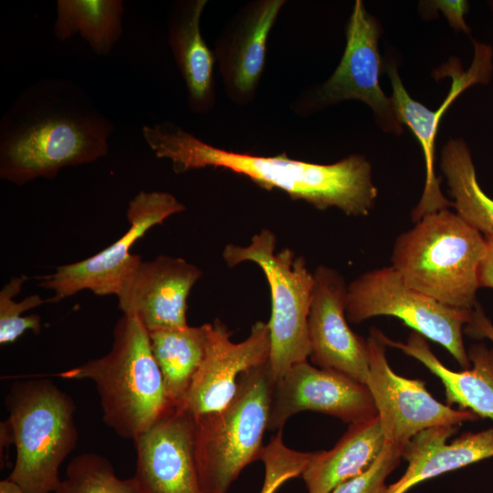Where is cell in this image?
I'll return each instance as SVG.
<instances>
[{
  "label": "cell",
  "mask_w": 493,
  "mask_h": 493,
  "mask_svg": "<svg viewBox=\"0 0 493 493\" xmlns=\"http://www.w3.org/2000/svg\"><path fill=\"white\" fill-rule=\"evenodd\" d=\"M114 123L75 82L45 78L23 89L0 120V178L53 179L109 152Z\"/></svg>",
  "instance_id": "1"
},
{
  "label": "cell",
  "mask_w": 493,
  "mask_h": 493,
  "mask_svg": "<svg viewBox=\"0 0 493 493\" xmlns=\"http://www.w3.org/2000/svg\"><path fill=\"white\" fill-rule=\"evenodd\" d=\"M142 137L159 159L172 162L176 173L206 167L243 175L266 190H280L319 210L336 207L347 215L366 216L378 195L372 166L353 154L330 164L294 160L280 153L261 156L229 152L205 142L169 121L143 125Z\"/></svg>",
  "instance_id": "2"
},
{
  "label": "cell",
  "mask_w": 493,
  "mask_h": 493,
  "mask_svg": "<svg viewBox=\"0 0 493 493\" xmlns=\"http://www.w3.org/2000/svg\"><path fill=\"white\" fill-rule=\"evenodd\" d=\"M56 376L94 382L106 425L133 441L169 409L163 376L149 331L132 316L122 315L113 329L110 351Z\"/></svg>",
  "instance_id": "3"
},
{
  "label": "cell",
  "mask_w": 493,
  "mask_h": 493,
  "mask_svg": "<svg viewBox=\"0 0 493 493\" xmlns=\"http://www.w3.org/2000/svg\"><path fill=\"white\" fill-rule=\"evenodd\" d=\"M486 254V237L447 208L425 215L396 238L392 267L412 288L472 310Z\"/></svg>",
  "instance_id": "4"
},
{
  "label": "cell",
  "mask_w": 493,
  "mask_h": 493,
  "mask_svg": "<svg viewBox=\"0 0 493 493\" xmlns=\"http://www.w3.org/2000/svg\"><path fill=\"white\" fill-rule=\"evenodd\" d=\"M5 403L16 446L8 477L27 493H53L78 442L73 399L50 380L33 379L14 383Z\"/></svg>",
  "instance_id": "5"
},
{
  "label": "cell",
  "mask_w": 493,
  "mask_h": 493,
  "mask_svg": "<svg viewBox=\"0 0 493 493\" xmlns=\"http://www.w3.org/2000/svg\"><path fill=\"white\" fill-rule=\"evenodd\" d=\"M275 380L268 362L241 374L222 409L194 416V448L206 493H227L242 470L260 459Z\"/></svg>",
  "instance_id": "6"
},
{
  "label": "cell",
  "mask_w": 493,
  "mask_h": 493,
  "mask_svg": "<svg viewBox=\"0 0 493 493\" xmlns=\"http://www.w3.org/2000/svg\"><path fill=\"white\" fill-rule=\"evenodd\" d=\"M275 234L263 229L246 246L227 245L223 257L228 267L242 262L256 263L263 271L271 293L268 366L275 383L293 365L309 357L308 318L312 299L314 276L304 257L290 248L276 251Z\"/></svg>",
  "instance_id": "7"
},
{
  "label": "cell",
  "mask_w": 493,
  "mask_h": 493,
  "mask_svg": "<svg viewBox=\"0 0 493 493\" xmlns=\"http://www.w3.org/2000/svg\"><path fill=\"white\" fill-rule=\"evenodd\" d=\"M472 310L446 306L412 288L393 267L368 271L347 287L349 321L360 323L377 316L395 317L414 331L439 343L463 369L471 367L463 328L470 321Z\"/></svg>",
  "instance_id": "8"
},
{
  "label": "cell",
  "mask_w": 493,
  "mask_h": 493,
  "mask_svg": "<svg viewBox=\"0 0 493 493\" xmlns=\"http://www.w3.org/2000/svg\"><path fill=\"white\" fill-rule=\"evenodd\" d=\"M346 45L339 65L322 84L299 94L290 109L306 116L341 101L355 100L367 104L382 130L396 135L403 125L395 113L391 97L380 86L382 59L379 52L380 26L355 1L346 26Z\"/></svg>",
  "instance_id": "9"
},
{
  "label": "cell",
  "mask_w": 493,
  "mask_h": 493,
  "mask_svg": "<svg viewBox=\"0 0 493 493\" xmlns=\"http://www.w3.org/2000/svg\"><path fill=\"white\" fill-rule=\"evenodd\" d=\"M184 210L185 206L172 194L139 192L128 204L126 216L130 226L121 237L88 258L37 277L39 287L54 292L47 302H58L84 289L100 296H117L141 257L131 253V246L150 228Z\"/></svg>",
  "instance_id": "10"
},
{
  "label": "cell",
  "mask_w": 493,
  "mask_h": 493,
  "mask_svg": "<svg viewBox=\"0 0 493 493\" xmlns=\"http://www.w3.org/2000/svg\"><path fill=\"white\" fill-rule=\"evenodd\" d=\"M382 331L371 328L367 338L369 375L372 396L385 443L403 451L420 432L441 425H458L479 417L468 410L455 409L435 399L425 383L397 374L386 356Z\"/></svg>",
  "instance_id": "11"
},
{
  "label": "cell",
  "mask_w": 493,
  "mask_h": 493,
  "mask_svg": "<svg viewBox=\"0 0 493 493\" xmlns=\"http://www.w3.org/2000/svg\"><path fill=\"white\" fill-rule=\"evenodd\" d=\"M474 59L464 71L461 64L452 59L441 68L442 76L452 79L451 88L436 110H431L414 100L405 89L393 63L387 66L392 86V101L401 124L407 125L422 146L425 164V181L422 196L412 212L415 223L425 215L453 206L442 193L440 181L435 173V142L440 119L450 104L468 87L486 84L492 74V49L488 45L474 41Z\"/></svg>",
  "instance_id": "12"
},
{
  "label": "cell",
  "mask_w": 493,
  "mask_h": 493,
  "mask_svg": "<svg viewBox=\"0 0 493 493\" xmlns=\"http://www.w3.org/2000/svg\"><path fill=\"white\" fill-rule=\"evenodd\" d=\"M303 411L322 413L350 425L377 416L367 384L308 361L293 365L275 383L267 430H282L291 416Z\"/></svg>",
  "instance_id": "13"
},
{
  "label": "cell",
  "mask_w": 493,
  "mask_h": 493,
  "mask_svg": "<svg viewBox=\"0 0 493 493\" xmlns=\"http://www.w3.org/2000/svg\"><path fill=\"white\" fill-rule=\"evenodd\" d=\"M194 430V415L172 404L134 440L133 477L142 493H206L196 463Z\"/></svg>",
  "instance_id": "14"
},
{
  "label": "cell",
  "mask_w": 493,
  "mask_h": 493,
  "mask_svg": "<svg viewBox=\"0 0 493 493\" xmlns=\"http://www.w3.org/2000/svg\"><path fill=\"white\" fill-rule=\"evenodd\" d=\"M308 318L309 359L322 369L342 372L365 383L369 375L367 341L354 333L346 317L347 286L333 268L320 266Z\"/></svg>",
  "instance_id": "15"
},
{
  "label": "cell",
  "mask_w": 493,
  "mask_h": 493,
  "mask_svg": "<svg viewBox=\"0 0 493 493\" xmlns=\"http://www.w3.org/2000/svg\"><path fill=\"white\" fill-rule=\"evenodd\" d=\"M268 325L255 322L248 337L231 341V333L219 320L211 323L205 357L181 405L194 416L215 412L233 398L242 373L268 362Z\"/></svg>",
  "instance_id": "16"
},
{
  "label": "cell",
  "mask_w": 493,
  "mask_h": 493,
  "mask_svg": "<svg viewBox=\"0 0 493 493\" xmlns=\"http://www.w3.org/2000/svg\"><path fill=\"white\" fill-rule=\"evenodd\" d=\"M201 276L196 266L181 257H141L117 295L119 308L123 315L138 318L149 332L186 327L187 299Z\"/></svg>",
  "instance_id": "17"
},
{
  "label": "cell",
  "mask_w": 493,
  "mask_h": 493,
  "mask_svg": "<svg viewBox=\"0 0 493 493\" xmlns=\"http://www.w3.org/2000/svg\"><path fill=\"white\" fill-rule=\"evenodd\" d=\"M285 0H256L230 19L215 40L214 54L226 93L236 105L250 103L264 71L268 36Z\"/></svg>",
  "instance_id": "18"
},
{
  "label": "cell",
  "mask_w": 493,
  "mask_h": 493,
  "mask_svg": "<svg viewBox=\"0 0 493 493\" xmlns=\"http://www.w3.org/2000/svg\"><path fill=\"white\" fill-rule=\"evenodd\" d=\"M456 429L435 426L414 436L403 451L407 462L404 475L383 493H406L428 479L493 457V427L465 433L447 443Z\"/></svg>",
  "instance_id": "19"
},
{
  "label": "cell",
  "mask_w": 493,
  "mask_h": 493,
  "mask_svg": "<svg viewBox=\"0 0 493 493\" xmlns=\"http://www.w3.org/2000/svg\"><path fill=\"white\" fill-rule=\"evenodd\" d=\"M206 0L175 2L167 19L170 48L184 81L187 105L194 114L208 113L215 105V57L200 29Z\"/></svg>",
  "instance_id": "20"
},
{
  "label": "cell",
  "mask_w": 493,
  "mask_h": 493,
  "mask_svg": "<svg viewBox=\"0 0 493 493\" xmlns=\"http://www.w3.org/2000/svg\"><path fill=\"white\" fill-rule=\"evenodd\" d=\"M386 346L396 348L424 364L441 381L447 405L473 412L478 417L493 420V353L484 343L467 351L471 367L463 371L447 368L431 351L427 339L413 331L405 342L393 341L382 333Z\"/></svg>",
  "instance_id": "21"
},
{
  "label": "cell",
  "mask_w": 493,
  "mask_h": 493,
  "mask_svg": "<svg viewBox=\"0 0 493 493\" xmlns=\"http://www.w3.org/2000/svg\"><path fill=\"white\" fill-rule=\"evenodd\" d=\"M384 443L378 416L351 424L331 449L314 452L301 475L308 493H330L362 474L375 462Z\"/></svg>",
  "instance_id": "22"
},
{
  "label": "cell",
  "mask_w": 493,
  "mask_h": 493,
  "mask_svg": "<svg viewBox=\"0 0 493 493\" xmlns=\"http://www.w3.org/2000/svg\"><path fill=\"white\" fill-rule=\"evenodd\" d=\"M211 323L149 332L152 351L172 404L186 395L205 357Z\"/></svg>",
  "instance_id": "23"
},
{
  "label": "cell",
  "mask_w": 493,
  "mask_h": 493,
  "mask_svg": "<svg viewBox=\"0 0 493 493\" xmlns=\"http://www.w3.org/2000/svg\"><path fill=\"white\" fill-rule=\"evenodd\" d=\"M122 0H58L55 37L79 34L98 56H107L122 36Z\"/></svg>",
  "instance_id": "24"
},
{
  "label": "cell",
  "mask_w": 493,
  "mask_h": 493,
  "mask_svg": "<svg viewBox=\"0 0 493 493\" xmlns=\"http://www.w3.org/2000/svg\"><path fill=\"white\" fill-rule=\"evenodd\" d=\"M440 168L456 213L484 236H493V199L477 182L467 142L462 139L449 140L441 151Z\"/></svg>",
  "instance_id": "25"
},
{
  "label": "cell",
  "mask_w": 493,
  "mask_h": 493,
  "mask_svg": "<svg viewBox=\"0 0 493 493\" xmlns=\"http://www.w3.org/2000/svg\"><path fill=\"white\" fill-rule=\"evenodd\" d=\"M53 493H142L133 477L120 478L103 456L85 453L68 465L65 477Z\"/></svg>",
  "instance_id": "26"
},
{
  "label": "cell",
  "mask_w": 493,
  "mask_h": 493,
  "mask_svg": "<svg viewBox=\"0 0 493 493\" xmlns=\"http://www.w3.org/2000/svg\"><path fill=\"white\" fill-rule=\"evenodd\" d=\"M28 279L26 275L13 277L0 290V344L15 342L26 331L38 334L41 330V318L37 314L22 316V313L46 302L37 294L30 295L20 301L14 300Z\"/></svg>",
  "instance_id": "27"
},
{
  "label": "cell",
  "mask_w": 493,
  "mask_h": 493,
  "mask_svg": "<svg viewBox=\"0 0 493 493\" xmlns=\"http://www.w3.org/2000/svg\"><path fill=\"white\" fill-rule=\"evenodd\" d=\"M313 455L289 448L284 444L282 430L278 431L261 454L265 475L259 493H276L289 479L301 477Z\"/></svg>",
  "instance_id": "28"
},
{
  "label": "cell",
  "mask_w": 493,
  "mask_h": 493,
  "mask_svg": "<svg viewBox=\"0 0 493 493\" xmlns=\"http://www.w3.org/2000/svg\"><path fill=\"white\" fill-rule=\"evenodd\" d=\"M402 453L384 443L375 462L362 474L341 484L330 493H383L386 478L397 467Z\"/></svg>",
  "instance_id": "29"
},
{
  "label": "cell",
  "mask_w": 493,
  "mask_h": 493,
  "mask_svg": "<svg viewBox=\"0 0 493 493\" xmlns=\"http://www.w3.org/2000/svg\"><path fill=\"white\" fill-rule=\"evenodd\" d=\"M435 9L443 13L449 25L459 31L469 33V28L465 21V15L468 9V3L463 0L456 1H433L430 2Z\"/></svg>",
  "instance_id": "30"
},
{
  "label": "cell",
  "mask_w": 493,
  "mask_h": 493,
  "mask_svg": "<svg viewBox=\"0 0 493 493\" xmlns=\"http://www.w3.org/2000/svg\"><path fill=\"white\" fill-rule=\"evenodd\" d=\"M465 330L472 338L488 339L493 344V323L478 304L473 309L470 321L465 326ZM491 351L493 353V348Z\"/></svg>",
  "instance_id": "31"
},
{
  "label": "cell",
  "mask_w": 493,
  "mask_h": 493,
  "mask_svg": "<svg viewBox=\"0 0 493 493\" xmlns=\"http://www.w3.org/2000/svg\"><path fill=\"white\" fill-rule=\"evenodd\" d=\"M487 254L478 271L479 288H493V236H485Z\"/></svg>",
  "instance_id": "32"
},
{
  "label": "cell",
  "mask_w": 493,
  "mask_h": 493,
  "mask_svg": "<svg viewBox=\"0 0 493 493\" xmlns=\"http://www.w3.org/2000/svg\"><path fill=\"white\" fill-rule=\"evenodd\" d=\"M0 493H27L20 485L9 477L0 481Z\"/></svg>",
  "instance_id": "33"
},
{
  "label": "cell",
  "mask_w": 493,
  "mask_h": 493,
  "mask_svg": "<svg viewBox=\"0 0 493 493\" xmlns=\"http://www.w3.org/2000/svg\"><path fill=\"white\" fill-rule=\"evenodd\" d=\"M489 4H490V6H491V8L493 10V1H491Z\"/></svg>",
  "instance_id": "34"
}]
</instances>
